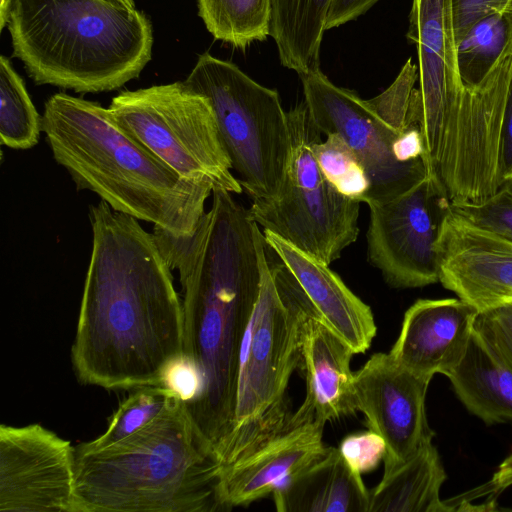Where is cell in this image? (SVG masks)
Wrapping results in <instances>:
<instances>
[{
	"mask_svg": "<svg viewBox=\"0 0 512 512\" xmlns=\"http://www.w3.org/2000/svg\"><path fill=\"white\" fill-rule=\"evenodd\" d=\"M90 261L71 360L105 389L164 385L184 356L182 301L153 233L106 202L90 206Z\"/></svg>",
	"mask_w": 512,
	"mask_h": 512,
	"instance_id": "obj_1",
	"label": "cell"
},
{
	"mask_svg": "<svg viewBox=\"0 0 512 512\" xmlns=\"http://www.w3.org/2000/svg\"><path fill=\"white\" fill-rule=\"evenodd\" d=\"M153 234L179 274L184 355L200 379L185 404L218 455L233 426L240 349L261 286L263 233L232 193L213 189L212 205L193 235L160 228Z\"/></svg>",
	"mask_w": 512,
	"mask_h": 512,
	"instance_id": "obj_2",
	"label": "cell"
},
{
	"mask_svg": "<svg viewBox=\"0 0 512 512\" xmlns=\"http://www.w3.org/2000/svg\"><path fill=\"white\" fill-rule=\"evenodd\" d=\"M42 132L78 190L174 236L198 228L212 184L179 175L119 126L108 108L56 93L45 102Z\"/></svg>",
	"mask_w": 512,
	"mask_h": 512,
	"instance_id": "obj_3",
	"label": "cell"
},
{
	"mask_svg": "<svg viewBox=\"0 0 512 512\" xmlns=\"http://www.w3.org/2000/svg\"><path fill=\"white\" fill-rule=\"evenodd\" d=\"M219 457L175 397L152 421L96 450L75 447L78 512H216L231 508Z\"/></svg>",
	"mask_w": 512,
	"mask_h": 512,
	"instance_id": "obj_4",
	"label": "cell"
},
{
	"mask_svg": "<svg viewBox=\"0 0 512 512\" xmlns=\"http://www.w3.org/2000/svg\"><path fill=\"white\" fill-rule=\"evenodd\" d=\"M13 55L36 84L77 93L116 90L152 56L147 16L111 0H8Z\"/></svg>",
	"mask_w": 512,
	"mask_h": 512,
	"instance_id": "obj_5",
	"label": "cell"
},
{
	"mask_svg": "<svg viewBox=\"0 0 512 512\" xmlns=\"http://www.w3.org/2000/svg\"><path fill=\"white\" fill-rule=\"evenodd\" d=\"M260 243L261 286L239 357L232 430L218 457L224 466L290 413L286 391L299 368L301 325L308 303L289 270L271 264Z\"/></svg>",
	"mask_w": 512,
	"mask_h": 512,
	"instance_id": "obj_6",
	"label": "cell"
},
{
	"mask_svg": "<svg viewBox=\"0 0 512 512\" xmlns=\"http://www.w3.org/2000/svg\"><path fill=\"white\" fill-rule=\"evenodd\" d=\"M183 82L211 104L243 190L252 201L275 199L291 157L288 115L278 92L209 53L199 56Z\"/></svg>",
	"mask_w": 512,
	"mask_h": 512,
	"instance_id": "obj_7",
	"label": "cell"
},
{
	"mask_svg": "<svg viewBox=\"0 0 512 512\" xmlns=\"http://www.w3.org/2000/svg\"><path fill=\"white\" fill-rule=\"evenodd\" d=\"M291 157L279 195L254 200L250 214L263 230L330 265L359 234L360 203L325 177L314 153L321 132L305 102L287 112Z\"/></svg>",
	"mask_w": 512,
	"mask_h": 512,
	"instance_id": "obj_8",
	"label": "cell"
},
{
	"mask_svg": "<svg viewBox=\"0 0 512 512\" xmlns=\"http://www.w3.org/2000/svg\"><path fill=\"white\" fill-rule=\"evenodd\" d=\"M108 109L119 126L182 177L232 194L243 191L211 104L184 82L122 91Z\"/></svg>",
	"mask_w": 512,
	"mask_h": 512,
	"instance_id": "obj_9",
	"label": "cell"
},
{
	"mask_svg": "<svg viewBox=\"0 0 512 512\" xmlns=\"http://www.w3.org/2000/svg\"><path fill=\"white\" fill-rule=\"evenodd\" d=\"M407 38L416 45L421 128L428 174L450 199L461 166V114L465 90L457 67L452 0H413Z\"/></svg>",
	"mask_w": 512,
	"mask_h": 512,
	"instance_id": "obj_10",
	"label": "cell"
},
{
	"mask_svg": "<svg viewBox=\"0 0 512 512\" xmlns=\"http://www.w3.org/2000/svg\"><path fill=\"white\" fill-rule=\"evenodd\" d=\"M369 262L393 288H418L439 282L436 244L451 200L439 179L428 174L390 200L367 204Z\"/></svg>",
	"mask_w": 512,
	"mask_h": 512,
	"instance_id": "obj_11",
	"label": "cell"
},
{
	"mask_svg": "<svg viewBox=\"0 0 512 512\" xmlns=\"http://www.w3.org/2000/svg\"><path fill=\"white\" fill-rule=\"evenodd\" d=\"M299 77L314 124L322 134L339 135L363 166L369 181L366 204L395 198L427 177L425 161L405 163L397 157L396 144L407 127L392 128L368 100L335 85L320 69Z\"/></svg>",
	"mask_w": 512,
	"mask_h": 512,
	"instance_id": "obj_12",
	"label": "cell"
},
{
	"mask_svg": "<svg viewBox=\"0 0 512 512\" xmlns=\"http://www.w3.org/2000/svg\"><path fill=\"white\" fill-rule=\"evenodd\" d=\"M0 511L78 512L75 447L39 424H1Z\"/></svg>",
	"mask_w": 512,
	"mask_h": 512,
	"instance_id": "obj_13",
	"label": "cell"
},
{
	"mask_svg": "<svg viewBox=\"0 0 512 512\" xmlns=\"http://www.w3.org/2000/svg\"><path fill=\"white\" fill-rule=\"evenodd\" d=\"M431 381L400 365L390 353H375L353 376L356 409L385 442L387 473L414 455L434 432L426 416Z\"/></svg>",
	"mask_w": 512,
	"mask_h": 512,
	"instance_id": "obj_14",
	"label": "cell"
},
{
	"mask_svg": "<svg viewBox=\"0 0 512 512\" xmlns=\"http://www.w3.org/2000/svg\"><path fill=\"white\" fill-rule=\"evenodd\" d=\"M325 423L301 405L275 428L222 466V492L232 509L273 493L284 481L319 459L328 449Z\"/></svg>",
	"mask_w": 512,
	"mask_h": 512,
	"instance_id": "obj_15",
	"label": "cell"
},
{
	"mask_svg": "<svg viewBox=\"0 0 512 512\" xmlns=\"http://www.w3.org/2000/svg\"><path fill=\"white\" fill-rule=\"evenodd\" d=\"M439 282L483 312L512 303V242L451 210L436 244Z\"/></svg>",
	"mask_w": 512,
	"mask_h": 512,
	"instance_id": "obj_16",
	"label": "cell"
},
{
	"mask_svg": "<svg viewBox=\"0 0 512 512\" xmlns=\"http://www.w3.org/2000/svg\"><path fill=\"white\" fill-rule=\"evenodd\" d=\"M478 313L460 298L419 299L405 312L389 353L422 378L448 376L467 350Z\"/></svg>",
	"mask_w": 512,
	"mask_h": 512,
	"instance_id": "obj_17",
	"label": "cell"
},
{
	"mask_svg": "<svg viewBox=\"0 0 512 512\" xmlns=\"http://www.w3.org/2000/svg\"><path fill=\"white\" fill-rule=\"evenodd\" d=\"M267 246L289 270L313 315L343 339L355 354L364 353L376 335L371 308L318 258L268 230Z\"/></svg>",
	"mask_w": 512,
	"mask_h": 512,
	"instance_id": "obj_18",
	"label": "cell"
},
{
	"mask_svg": "<svg viewBox=\"0 0 512 512\" xmlns=\"http://www.w3.org/2000/svg\"><path fill=\"white\" fill-rule=\"evenodd\" d=\"M354 354L343 339L307 309L300 334L298 369L306 385L301 406L325 424L357 411L354 372L350 367Z\"/></svg>",
	"mask_w": 512,
	"mask_h": 512,
	"instance_id": "obj_19",
	"label": "cell"
},
{
	"mask_svg": "<svg viewBox=\"0 0 512 512\" xmlns=\"http://www.w3.org/2000/svg\"><path fill=\"white\" fill-rule=\"evenodd\" d=\"M339 448L327 451L279 485L273 494L278 512H369L370 493Z\"/></svg>",
	"mask_w": 512,
	"mask_h": 512,
	"instance_id": "obj_20",
	"label": "cell"
},
{
	"mask_svg": "<svg viewBox=\"0 0 512 512\" xmlns=\"http://www.w3.org/2000/svg\"><path fill=\"white\" fill-rule=\"evenodd\" d=\"M447 377L467 410L486 424L512 421V369L475 330Z\"/></svg>",
	"mask_w": 512,
	"mask_h": 512,
	"instance_id": "obj_21",
	"label": "cell"
},
{
	"mask_svg": "<svg viewBox=\"0 0 512 512\" xmlns=\"http://www.w3.org/2000/svg\"><path fill=\"white\" fill-rule=\"evenodd\" d=\"M447 475L432 440L387 473L370 494L369 512H448L456 503L440 498Z\"/></svg>",
	"mask_w": 512,
	"mask_h": 512,
	"instance_id": "obj_22",
	"label": "cell"
},
{
	"mask_svg": "<svg viewBox=\"0 0 512 512\" xmlns=\"http://www.w3.org/2000/svg\"><path fill=\"white\" fill-rule=\"evenodd\" d=\"M270 36L281 64L298 75L320 69L331 0H270Z\"/></svg>",
	"mask_w": 512,
	"mask_h": 512,
	"instance_id": "obj_23",
	"label": "cell"
},
{
	"mask_svg": "<svg viewBox=\"0 0 512 512\" xmlns=\"http://www.w3.org/2000/svg\"><path fill=\"white\" fill-rule=\"evenodd\" d=\"M512 51V0L479 19L458 42L457 67L465 91H473Z\"/></svg>",
	"mask_w": 512,
	"mask_h": 512,
	"instance_id": "obj_24",
	"label": "cell"
},
{
	"mask_svg": "<svg viewBox=\"0 0 512 512\" xmlns=\"http://www.w3.org/2000/svg\"><path fill=\"white\" fill-rule=\"evenodd\" d=\"M199 16L215 39L244 49L270 35V0H197Z\"/></svg>",
	"mask_w": 512,
	"mask_h": 512,
	"instance_id": "obj_25",
	"label": "cell"
},
{
	"mask_svg": "<svg viewBox=\"0 0 512 512\" xmlns=\"http://www.w3.org/2000/svg\"><path fill=\"white\" fill-rule=\"evenodd\" d=\"M42 132V116L37 112L23 79L10 60L0 57V141L11 149L34 147Z\"/></svg>",
	"mask_w": 512,
	"mask_h": 512,
	"instance_id": "obj_26",
	"label": "cell"
},
{
	"mask_svg": "<svg viewBox=\"0 0 512 512\" xmlns=\"http://www.w3.org/2000/svg\"><path fill=\"white\" fill-rule=\"evenodd\" d=\"M177 396L166 385L135 388L114 412L106 431L92 441L80 443L76 448L96 450L126 438L157 417Z\"/></svg>",
	"mask_w": 512,
	"mask_h": 512,
	"instance_id": "obj_27",
	"label": "cell"
},
{
	"mask_svg": "<svg viewBox=\"0 0 512 512\" xmlns=\"http://www.w3.org/2000/svg\"><path fill=\"white\" fill-rule=\"evenodd\" d=\"M314 153L325 177L343 195L365 202L369 191L366 172L345 141L337 134L326 135L314 145Z\"/></svg>",
	"mask_w": 512,
	"mask_h": 512,
	"instance_id": "obj_28",
	"label": "cell"
},
{
	"mask_svg": "<svg viewBox=\"0 0 512 512\" xmlns=\"http://www.w3.org/2000/svg\"><path fill=\"white\" fill-rule=\"evenodd\" d=\"M451 210L468 222L512 242V184L479 202H451Z\"/></svg>",
	"mask_w": 512,
	"mask_h": 512,
	"instance_id": "obj_29",
	"label": "cell"
},
{
	"mask_svg": "<svg viewBox=\"0 0 512 512\" xmlns=\"http://www.w3.org/2000/svg\"><path fill=\"white\" fill-rule=\"evenodd\" d=\"M474 330L512 369V303L479 312Z\"/></svg>",
	"mask_w": 512,
	"mask_h": 512,
	"instance_id": "obj_30",
	"label": "cell"
},
{
	"mask_svg": "<svg viewBox=\"0 0 512 512\" xmlns=\"http://www.w3.org/2000/svg\"><path fill=\"white\" fill-rule=\"evenodd\" d=\"M339 450L346 461L363 474L374 470L383 461L386 447L378 434L368 430L346 436Z\"/></svg>",
	"mask_w": 512,
	"mask_h": 512,
	"instance_id": "obj_31",
	"label": "cell"
},
{
	"mask_svg": "<svg viewBox=\"0 0 512 512\" xmlns=\"http://www.w3.org/2000/svg\"><path fill=\"white\" fill-rule=\"evenodd\" d=\"M496 183L498 189L512 184V66L499 133Z\"/></svg>",
	"mask_w": 512,
	"mask_h": 512,
	"instance_id": "obj_32",
	"label": "cell"
},
{
	"mask_svg": "<svg viewBox=\"0 0 512 512\" xmlns=\"http://www.w3.org/2000/svg\"><path fill=\"white\" fill-rule=\"evenodd\" d=\"M511 0H452L456 42L482 17L506 7Z\"/></svg>",
	"mask_w": 512,
	"mask_h": 512,
	"instance_id": "obj_33",
	"label": "cell"
},
{
	"mask_svg": "<svg viewBox=\"0 0 512 512\" xmlns=\"http://www.w3.org/2000/svg\"><path fill=\"white\" fill-rule=\"evenodd\" d=\"M164 385L176 392L185 402L196 396L200 379L195 366L185 355L169 367Z\"/></svg>",
	"mask_w": 512,
	"mask_h": 512,
	"instance_id": "obj_34",
	"label": "cell"
},
{
	"mask_svg": "<svg viewBox=\"0 0 512 512\" xmlns=\"http://www.w3.org/2000/svg\"><path fill=\"white\" fill-rule=\"evenodd\" d=\"M379 0H331L325 29L352 21L368 11Z\"/></svg>",
	"mask_w": 512,
	"mask_h": 512,
	"instance_id": "obj_35",
	"label": "cell"
},
{
	"mask_svg": "<svg viewBox=\"0 0 512 512\" xmlns=\"http://www.w3.org/2000/svg\"><path fill=\"white\" fill-rule=\"evenodd\" d=\"M492 484L499 491H503L512 485V455L507 457L498 467L494 473Z\"/></svg>",
	"mask_w": 512,
	"mask_h": 512,
	"instance_id": "obj_36",
	"label": "cell"
},
{
	"mask_svg": "<svg viewBox=\"0 0 512 512\" xmlns=\"http://www.w3.org/2000/svg\"><path fill=\"white\" fill-rule=\"evenodd\" d=\"M111 1L120 3V4H122V5L126 6V7H129V8H135V4H134L133 0H111Z\"/></svg>",
	"mask_w": 512,
	"mask_h": 512,
	"instance_id": "obj_37",
	"label": "cell"
},
{
	"mask_svg": "<svg viewBox=\"0 0 512 512\" xmlns=\"http://www.w3.org/2000/svg\"><path fill=\"white\" fill-rule=\"evenodd\" d=\"M7 1L8 0H0V16L3 15V13L6 9Z\"/></svg>",
	"mask_w": 512,
	"mask_h": 512,
	"instance_id": "obj_38",
	"label": "cell"
}]
</instances>
